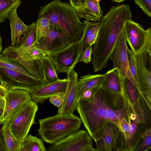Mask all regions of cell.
<instances>
[{"mask_svg":"<svg viewBox=\"0 0 151 151\" xmlns=\"http://www.w3.org/2000/svg\"><path fill=\"white\" fill-rule=\"evenodd\" d=\"M36 27L35 22L27 25V31L20 38L19 46H16L18 49H26L33 46L36 39Z\"/></svg>","mask_w":151,"mask_h":151,"instance_id":"obj_25","label":"cell"},{"mask_svg":"<svg viewBox=\"0 0 151 151\" xmlns=\"http://www.w3.org/2000/svg\"><path fill=\"white\" fill-rule=\"evenodd\" d=\"M104 76V74H88L81 76L78 79V101L87 90L95 86H100Z\"/></svg>","mask_w":151,"mask_h":151,"instance_id":"obj_20","label":"cell"},{"mask_svg":"<svg viewBox=\"0 0 151 151\" xmlns=\"http://www.w3.org/2000/svg\"><path fill=\"white\" fill-rule=\"evenodd\" d=\"M2 39L0 36V54L2 51Z\"/></svg>","mask_w":151,"mask_h":151,"instance_id":"obj_43","label":"cell"},{"mask_svg":"<svg viewBox=\"0 0 151 151\" xmlns=\"http://www.w3.org/2000/svg\"><path fill=\"white\" fill-rule=\"evenodd\" d=\"M47 18L52 26L63 33L70 44L80 40L85 27L75 9L70 3L54 0L40 7L38 17Z\"/></svg>","mask_w":151,"mask_h":151,"instance_id":"obj_3","label":"cell"},{"mask_svg":"<svg viewBox=\"0 0 151 151\" xmlns=\"http://www.w3.org/2000/svg\"><path fill=\"white\" fill-rule=\"evenodd\" d=\"M17 9L12 10L7 18L10 22L11 44L13 46H19L20 38L27 28V25H25L18 16Z\"/></svg>","mask_w":151,"mask_h":151,"instance_id":"obj_19","label":"cell"},{"mask_svg":"<svg viewBox=\"0 0 151 151\" xmlns=\"http://www.w3.org/2000/svg\"><path fill=\"white\" fill-rule=\"evenodd\" d=\"M70 44L63 33L55 27L50 26L47 34L35 45L41 49L47 55L60 51Z\"/></svg>","mask_w":151,"mask_h":151,"instance_id":"obj_14","label":"cell"},{"mask_svg":"<svg viewBox=\"0 0 151 151\" xmlns=\"http://www.w3.org/2000/svg\"><path fill=\"white\" fill-rule=\"evenodd\" d=\"M68 83L61 105L58 108L57 114H73L76 109L78 102V76L74 70H71L67 74Z\"/></svg>","mask_w":151,"mask_h":151,"instance_id":"obj_15","label":"cell"},{"mask_svg":"<svg viewBox=\"0 0 151 151\" xmlns=\"http://www.w3.org/2000/svg\"><path fill=\"white\" fill-rule=\"evenodd\" d=\"M133 106L130 119L123 118L121 122V128L126 138L124 151H134L142 139V134L151 127V109L140 94Z\"/></svg>","mask_w":151,"mask_h":151,"instance_id":"obj_4","label":"cell"},{"mask_svg":"<svg viewBox=\"0 0 151 151\" xmlns=\"http://www.w3.org/2000/svg\"><path fill=\"white\" fill-rule=\"evenodd\" d=\"M83 22L85 23L86 26L83 35L80 40L81 55L83 51L88 46V41L89 38L98 24V22H92L87 20H84Z\"/></svg>","mask_w":151,"mask_h":151,"instance_id":"obj_30","label":"cell"},{"mask_svg":"<svg viewBox=\"0 0 151 151\" xmlns=\"http://www.w3.org/2000/svg\"><path fill=\"white\" fill-rule=\"evenodd\" d=\"M122 88L130 101L133 103L137 99L139 93L132 82L128 78L122 77Z\"/></svg>","mask_w":151,"mask_h":151,"instance_id":"obj_29","label":"cell"},{"mask_svg":"<svg viewBox=\"0 0 151 151\" xmlns=\"http://www.w3.org/2000/svg\"><path fill=\"white\" fill-rule=\"evenodd\" d=\"M87 130H78L58 142L50 144L47 151H98L93 146Z\"/></svg>","mask_w":151,"mask_h":151,"instance_id":"obj_9","label":"cell"},{"mask_svg":"<svg viewBox=\"0 0 151 151\" xmlns=\"http://www.w3.org/2000/svg\"><path fill=\"white\" fill-rule=\"evenodd\" d=\"M38 110L37 104L31 100L7 118L1 124H7L16 138L21 142L28 134L32 125L36 123L35 118Z\"/></svg>","mask_w":151,"mask_h":151,"instance_id":"obj_6","label":"cell"},{"mask_svg":"<svg viewBox=\"0 0 151 151\" xmlns=\"http://www.w3.org/2000/svg\"><path fill=\"white\" fill-rule=\"evenodd\" d=\"M87 0H69L70 3L75 8L86 3Z\"/></svg>","mask_w":151,"mask_h":151,"instance_id":"obj_38","label":"cell"},{"mask_svg":"<svg viewBox=\"0 0 151 151\" xmlns=\"http://www.w3.org/2000/svg\"><path fill=\"white\" fill-rule=\"evenodd\" d=\"M4 99L0 98V107L4 109Z\"/></svg>","mask_w":151,"mask_h":151,"instance_id":"obj_41","label":"cell"},{"mask_svg":"<svg viewBox=\"0 0 151 151\" xmlns=\"http://www.w3.org/2000/svg\"><path fill=\"white\" fill-rule=\"evenodd\" d=\"M7 92V90L4 87L0 86V98L4 99Z\"/></svg>","mask_w":151,"mask_h":151,"instance_id":"obj_40","label":"cell"},{"mask_svg":"<svg viewBox=\"0 0 151 151\" xmlns=\"http://www.w3.org/2000/svg\"><path fill=\"white\" fill-rule=\"evenodd\" d=\"M142 141L134 151H147L151 147V127L147 129L141 134Z\"/></svg>","mask_w":151,"mask_h":151,"instance_id":"obj_31","label":"cell"},{"mask_svg":"<svg viewBox=\"0 0 151 151\" xmlns=\"http://www.w3.org/2000/svg\"><path fill=\"white\" fill-rule=\"evenodd\" d=\"M37 130L42 140L53 144L78 130L80 118L73 114H58L39 120Z\"/></svg>","mask_w":151,"mask_h":151,"instance_id":"obj_5","label":"cell"},{"mask_svg":"<svg viewBox=\"0 0 151 151\" xmlns=\"http://www.w3.org/2000/svg\"><path fill=\"white\" fill-rule=\"evenodd\" d=\"M41 68L44 75L46 84L55 82L59 79L52 63L46 55L40 61Z\"/></svg>","mask_w":151,"mask_h":151,"instance_id":"obj_23","label":"cell"},{"mask_svg":"<svg viewBox=\"0 0 151 151\" xmlns=\"http://www.w3.org/2000/svg\"><path fill=\"white\" fill-rule=\"evenodd\" d=\"M68 83L67 78L59 79L39 87L30 93L32 100L37 104H42L53 96L65 92Z\"/></svg>","mask_w":151,"mask_h":151,"instance_id":"obj_17","label":"cell"},{"mask_svg":"<svg viewBox=\"0 0 151 151\" xmlns=\"http://www.w3.org/2000/svg\"><path fill=\"white\" fill-rule=\"evenodd\" d=\"M0 67L17 71L25 74L32 76L30 73L21 64L12 60L2 53L0 54Z\"/></svg>","mask_w":151,"mask_h":151,"instance_id":"obj_27","label":"cell"},{"mask_svg":"<svg viewBox=\"0 0 151 151\" xmlns=\"http://www.w3.org/2000/svg\"><path fill=\"white\" fill-rule=\"evenodd\" d=\"M128 48L123 28L114 47L111 60L113 62V68H117L122 77L128 78L136 85L138 82L132 75L129 67Z\"/></svg>","mask_w":151,"mask_h":151,"instance_id":"obj_13","label":"cell"},{"mask_svg":"<svg viewBox=\"0 0 151 151\" xmlns=\"http://www.w3.org/2000/svg\"><path fill=\"white\" fill-rule=\"evenodd\" d=\"M92 45H89L83 51L81 54L79 62L88 64L92 61Z\"/></svg>","mask_w":151,"mask_h":151,"instance_id":"obj_34","label":"cell"},{"mask_svg":"<svg viewBox=\"0 0 151 151\" xmlns=\"http://www.w3.org/2000/svg\"><path fill=\"white\" fill-rule=\"evenodd\" d=\"M125 0H112L113 1L117 2L118 3H120L121 2H122L124 1Z\"/></svg>","mask_w":151,"mask_h":151,"instance_id":"obj_45","label":"cell"},{"mask_svg":"<svg viewBox=\"0 0 151 151\" xmlns=\"http://www.w3.org/2000/svg\"><path fill=\"white\" fill-rule=\"evenodd\" d=\"M124 29L126 41L134 53H151V27L145 30L131 19L126 21Z\"/></svg>","mask_w":151,"mask_h":151,"instance_id":"obj_8","label":"cell"},{"mask_svg":"<svg viewBox=\"0 0 151 151\" xmlns=\"http://www.w3.org/2000/svg\"><path fill=\"white\" fill-rule=\"evenodd\" d=\"M21 3L20 0H0V23L5 21L11 11Z\"/></svg>","mask_w":151,"mask_h":151,"instance_id":"obj_26","label":"cell"},{"mask_svg":"<svg viewBox=\"0 0 151 151\" xmlns=\"http://www.w3.org/2000/svg\"><path fill=\"white\" fill-rule=\"evenodd\" d=\"M4 100V106L1 124L7 118L19 110L27 102L32 100V99L29 91L16 89L7 91Z\"/></svg>","mask_w":151,"mask_h":151,"instance_id":"obj_16","label":"cell"},{"mask_svg":"<svg viewBox=\"0 0 151 151\" xmlns=\"http://www.w3.org/2000/svg\"><path fill=\"white\" fill-rule=\"evenodd\" d=\"M0 151H7V148L0 133Z\"/></svg>","mask_w":151,"mask_h":151,"instance_id":"obj_39","label":"cell"},{"mask_svg":"<svg viewBox=\"0 0 151 151\" xmlns=\"http://www.w3.org/2000/svg\"><path fill=\"white\" fill-rule=\"evenodd\" d=\"M65 92L53 96L49 99L50 102L56 107L59 108L63 101Z\"/></svg>","mask_w":151,"mask_h":151,"instance_id":"obj_35","label":"cell"},{"mask_svg":"<svg viewBox=\"0 0 151 151\" xmlns=\"http://www.w3.org/2000/svg\"><path fill=\"white\" fill-rule=\"evenodd\" d=\"M0 74L4 82V87L7 91L18 89L30 93L46 84L44 80L37 79L19 72L0 67Z\"/></svg>","mask_w":151,"mask_h":151,"instance_id":"obj_10","label":"cell"},{"mask_svg":"<svg viewBox=\"0 0 151 151\" xmlns=\"http://www.w3.org/2000/svg\"><path fill=\"white\" fill-rule=\"evenodd\" d=\"M127 52L128 62L130 70L133 77L138 82L136 63L133 52L131 49L128 48H127Z\"/></svg>","mask_w":151,"mask_h":151,"instance_id":"obj_32","label":"cell"},{"mask_svg":"<svg viewBox=\"0 0 151 151\" xmlns=\"http://www.w3.org/2000/svg\"><path fill=\"white\" fill-rule=\"evenodd\" d=\"M50 25L49 20L43 17H38L36 23V37L33 45L36 44L38 41L44 37L49 30Z\"/></svg>","mask_w":151,"mask_h":151,"instance_id":"obj_28","label":"cell"},{"mask_svg":"<svg viewBox=\"0 0 151 151\" xmlns=\"http://www.w3.org/2000/svg\"><path fill=\"white\" fill-rule=\"evenodd\" d=\"M81 42H73L62 50L47 55L54 66L57 74L65 73L67 74L74 69L79 62Z\"/></svg>","mask_w":151,"mask_h":151,"instance_id":"obj_11","label":"cell"},{"mask_svg":"<svg viewBox=\"0 0 151 151\" xmlns=\"http://www.w3.org/2000/svg\"><path fill=\"white\" fill-rule=\"evenodd\" d=\"M99 27V24L98 23V24L94 30L89 38L88 41V46L90 45H92L95 42L98 33Z\"/></svg>","mask_w":151,"mask_h":151,"instance_id":"obj_37","label":"cell"},{"mask_svg":"<svg viewBox=\"0 0 151 151\" xmlns=\"http://www.w3.org/2000/svg\"><path fill=\"white\" fill-rule=\"evenodd\" d=\"M99 1L87 0L84 4L75 8L78 16L89 21H99L103 16Z\"/></svg>","mask_w":151,"mask_h":151,"instance_id":"obj_18","label":"cell"},{"mask_svg":"<svg viewBox=\"0 0 151 151\" xmlns=\"http://www.w3.org/2000/svg\"><path fill=\"white\" fill-rule=\"evenodd\" d=\"M4 109L0 107V123L4 112Z\"/></svg>","mask_w":151,"mask_h":151,"instance_id":"obj_42","label":"cell"},{"mask_svg":"<svg viewBox=\"0 0 151 151\" xmlns=\"http://www.w3.org/2000/svg\"><path fill=\"white\" fill-rule=\"evenodd\" d=\"M135 4L149 17H151V0H134Z\"/></svg>","mask_w":151,"mask_h":151,"instance_id":"obj_33","label":"cell"},{"mask_svg":"<svg viewBox=\"0 0 151 151\" xmlns=\"http://www.w3.org/2000/svg\"><path fill=\"white\" fill-rule=\"evenodd\" d=\"M2 124L0 133L7 151H19L21 142L16 138L7 124Z\"/></svg>","mask_w":151,"mask_h":151,"instance_id":"obj_22","label":"cell"},{"mask_svg":"<svg viewBox=\"0 0 151 151\" xmlns=\"http://www.w3.org/2000/svg\"><path fill=\"white\" fill-rule=\"evenodd\" d=\"M133 103L124 90L122 93H118L100 86L89 99L80 98L76 110L83 126L93 139L106 122H113L121 129L122 119H130L134 111Z\"/></svg>","mask_w":151,"mask_h":151,"instance_id":"obj_1","label":"cell"},{"mask_svg":"<svg viewBox=\"0 0 151 151\" xmlns=\"http://www.w3.org/2000/svg\"><path fill=\"white\" fill-rule=\"evenodd\" d=\"M0 86L3 87L4 86V82L0 74Z\"/></svg>","mask_w":151,"mask_h":151,"instance_id":"obj_44","label":"cell"},{"mask_svg":"<svg viewBox=\"0 0 151 151\" xmlns=\"http://www.w3.org/2000/svg\"><path fill=\"white\" fill-rule=\"evenodd\" d=\"M99 1L100 0H98Z\"/></svg>","mask_w":151,"mask_h":151,"instance_id":"obj_46","label":"cell"},{"mask_svg":"<svg viewBox=\"0 0 151 151\" xmlns=\"http://www.w3.org/2000/svg\"><path fill=\"white\" fill-rule=\"evenodd\" d=\"M42 140L28 134L21 142L19 151H46Z\"/></svg>","mask_w":151,"mask_h":151,"instance_id":"obj_24","label":"cell"},{"mask_svg":"<svg viewBox=\"0 0 151 151\" xmlns=\"http://www.w3.org/2000/svg\"><path fill=\"white\" fill-rule=\"evenodd\" d=\"M99 87L95 86L87 90L84 93L81 98L85 100L89 99L96 91Z\"/></svg>","mask_w":151,"mask_h":151,"instance_id":"obj_36","label":"cell"},{"mask_svg":"<svg viewBox=\"0 0 151 151\" xmlns=\"http://www.w3.org/2000/svg\"><path fill=\"white\" fill-rule=\"evenodd\" d=\"M138 82L147 105L151 109V53H134Z\"/></svg>","mask_w":151,"mask_h":151,"instance_id":"obj_12","label":"cell"},{"mask_svg":"<svg viewBox=\"0 0 151 151\" xmlns=\"http://www.w3.org/2000/svg\"><path fill=\"white\" fill-rule=\"evenodd\" d=\"M104 79L101 86L111 91L121 93L122 80L121 76L117 68L109 70L104 74Z\"/></svg>","mask_w":151,"mask_h":151,"instance_id":"obj_21","label":"cell"},{"mask_svg":"<svg viewBox=\"0 0 151 151\" xmlns=\"http://www.w3.org/2000/svg\"><path fill=\"white\" fill-rule=\"evenodd\" d=\"M132 16L129 5L124 4L112 6L99 21L98 33L92 48L91 62L95 73L106 67L119 36Z\"/></svg>","mask_w":151,"mask_h":151,"instance_id":"obj_2","label":"cell"},{"mask_svg":"<svg viewBox=\"0 0 151 151\" xmlns=\"http://www.w3.org/2000/svg\"><path fill=\"white\" fill-rule=\"evenodd\" d=\"M98 151H124L126 138L124 133L114 123L106 122L93 136Z\"/></svg>","mask_w":151,"mask_h":151,"instance_id":"obj_7","label":"cell"}]
</instances>
